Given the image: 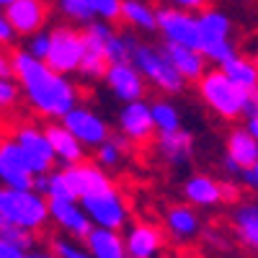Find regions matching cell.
I'll return each mask as SVG.
<instances>
[{
  "instance_id": "obj_1",
  "label": "cell",
  "mask_w": 258,
  "mask_h": 258,
  "mask_svg": "<svg viewBox=\"0 0 258 258\" xmlns=\"http://www.w3.org/2000/svg\"><path fill=\"white\" fill-rule=\"evenodd\" d=\"M11 64L13 80L21 88V98L41 119L59 121L73 106L80 103L78 85L68 75L54 73L44 59L31 57L26 49H16L11 52Z\"/></svg>"
},
{
  "instance_id": "obj_2",
  "label": "cell",
  "mask_w": 258,
  "mask_h": 258,
  "mask_svg": "<svg viewBox=\"0 0 258 258\" xmlns=\"http://www.w3.org/2000/svg\"><path fill=\"white\" fill-rule=\"evenodd\" d=\"M49 227L47 197L34 188L0 186V238L29 250L39 245V238Z\"/></svg>"
},
{
  "instance_id": "obj_3",
  "label": "cell",
  "mask_w": 258,
  "mask_h": 258,
  "mask_svg": "<svg viewBox=\"0 0 258 258\" xmlns=\"http://www.w3.org/2000/svg\"><path fill=\"white\" fill-rule=\"evenodd\" d=\"M129 62L140 70L147 85H153L155 91L163 96H181L186 91V80L176 73V68L165 57L163 47L150 44V41L137 39L135 34H129Z\"/></svg>"
},
{
  "instance_id": "obj_4",
  "label": "cell",
  "mask_w": 258,
  "mask_h": 258,
  "mask_svg": "<svg viewBox=\"0 0 258 258\" xmlns=\"http://www.w3.org/2000/svg\"><path fill=\"white\" fill-rule=\"evenodd\" d=\"M197 93L207 109L222 121H238L245 114L248 91L238 88L220 68H207L197 80Z\"/></svg>"
},
{
  "instance_id": "obj_5",
  "label": "cell",
  "mask_w": 258,
  "mask_h": 258,
  "mask_svg": "<svg viewBox=\"0 0 258 258\" xmlns=\"http://www.w3.org/2000/svg\"><path fill=\"white\" fill-rule=\"evenodd\" d=\"M78 204L83 207L85 217L91 220L93 227H106V230H124L132 220V209H129V202L124 197V191L109 181L98 188H93L91 194L78 199Z\"/></svg>"
},
{
  "instance_id": "obj_6",
  "label": "cell",
  "mask_w": 258,
  "mask_h": 258,
  "mask_svg": "<svg viewBox=\"0 0 258 258\" xmlns=\"http://www.w3.org/2000/svg\"><path fill=\"white\" fill-rule=\"evenodd\" d=\"M197 24H199V52L212 62L214 68H222L227 59L238 54L232 41V18L220 11V8H204L197 13Z\"/></svg>"
},
{
  "instance_id": "obj_7",
  "label": "cell",
  "mask_w": 258,
  "mask_h": 258,
  "mask_svg": "<svg viewBox=\"0 0 258 258\" xmlns=\"http://www.w3.org/2000/svg\"><path fill=\"white\" fill-rule=\"evenodd\" d=\"M85 49V39H83V29L73 26V24H59L49 31V49L44 62L59 75H75L78 64Z\"/></svg>"
},
{
  "instance_id": "obj_8",
  "label": "cell",
  "mask_w": 258,
  "mask_h": 258,
  "mask_svg": "<svg viewBox=\"0 0 258 258\" xmlns=\"http://www.w3.org/2000/svg\"><path fill=\"white\" fill-rule=\"evenodd\" d=\"M126 258H163L168 250V238L153 220H129L121 230Z\"/></svg>"
},
{
  "instance_id": "obj_9",
  "label": "cell",
  "mask_w": 258,
  "mask_h": 258,
  "mask_svg": "<svg viewBox=\"0 0 258 258\" xmlns=\"http://www.w3.org/2000/svg\"><path fill=\"white\" fill-rule=\"evenodd\" d=\"M59 124L68 129V132L85 147V150H96L101 142L109 140L111 135V126L98 111H93L91 106L78 103L73 109L59 119Z\"/></svg>"
},
{
  "instance_id": "obj_10",
  "label": "cell",
  "mask_w": 258,
  "mask_h": 258,
  "mask_svg": "<svg viewBox=\"0 0 258 258\" xmlns=\"http://www.w3.org/2000/svg\"><path fill=\"white\" fill-rule=\"evenodd\" d=\"M155 18H158L155 31L163 36L165 44H181V47L199 49V24L194 13L178 11L173 6H160L155 8Z\"/></svg>"
},
{
  "instance_id": "obj_11",
  "label": "cell",
  "mask_w": 258,
  "mask_h": 258,
  "mask_svg": "<svg viewBox=\"0 0 258 258\" xmlns=\"http://www.w3.org/2000/svg\"><path fill=\"white\" fill-rule=\"evenodd\" d=\"M16 145L24 150V155L29 160V170H31V176H41V173H49V170L57 168L54 163V153H52V147H49V140L44 135V129L36 126V124H18L13 129V135Z\"/></svg>"
},
{
  "instance_id": "obj_12",
  "label": "cell",
  "mask_w": 258,
  "mask_h": 258,
  "mask_svg": "<svg viewBox=\"0 0 258 258\" xmlns=\"http://www.w3.org/2000/svg\"><path fill=\"white\" fill-rule=\"evenodd\" d=\"M116 126H119V135L126 137L132 145H150L153 137L158 135L153 116H150V101L147 98L121 103V109L116 114Z\"/></svg>"
},
{
  "instance_id": "obj_13",
  "label": "cell",
  "mask_w": 258,
  "mask_h": 258,
  "mask_svg": "<svg viewBox=\"0 0 258 258\" xmlns=\"http://www.w3.org/2000/svg\"><path fill=\"white\" fill-rule=\"evenodd\" d=\"M103 85L109 88V93L121 101V103H129V101H140L147 96V83L145 78L140 75V70L135 68L132 62H114L106 68L103 73Z\"/></svg>"
},
{
  "instance_id": "obj_14",
  "label": "cell",
  "mask_w": 258,
  "mask_h": 258,
  "mask_svg": "<svg viewBox=\"0 0 258 258\" xmlns=\"http://www.w3.org/2000/svg\"><path fill=\"white\" fill-rule=\"evenodd\" d=\"M163 232L168 240H173L176 245H186L191 240H197L204 225H202V217L199 212L188 207L186 202L183 204H170L165 212H163V222H160Z\"/></svg>"
},
{
  "instance_id": "obj_15",
  "label": "cell",
  "mask_w": 258,
  "mask_h": 258,
  "mask_svg": "<svg viewBox=\"0 0 258 258\" xmlns=\"http://www.w3.org/2000/svg\"><path fill=\"white\" fill-rule=\"evenodd\" d=\"M3 18L13 26L18 36L29 39L31 34L41 31L49 21V6L47 0H13L3 8Z\"/></svg>"
},
{
  "instance_id": "obj_16",
  "label": "cell",
  "mask_w": 258,
  "mask_h": 258,
  "mask_svg": "<svg viewBox=\"0 0 258 258\" xmlns=\"http://www.w3.org/2000/svg\"><path fill=\"white\" fill-rule=\"evenodd\" d=\"M47 207H49V225H54L59 235L83 240L88 235V230L93 227L75 199H47Z\"/></svg>"
},
{
  "instance_id": "obj_17",
  "label": "cell",
  "mask_w": 258,
  "mask_h": 258,
  "mask_svg": "<svg viewBox=\"0 0 258 258\" xmlns=\"http://www.w3.org/2000/svg\"><path fill=\"white\" fill-rule=\"evenodd\" d=\"M153 147H155V158L163 165L178 168L186 165L194 155V135L186 126L173 129V132H158L153 137Z\"/></svg>"
},
{
  "instance_id": "obj_18",
  "label": "cell",
  "mask_w": 258,
  "mask_h": 258,
  "mask_svg": "<svg viewBox=\"0 0 258 258\" xmlns=\"http://www.w3.org/2000/svg\"><path fill=\"white\" fill-rule=\"evenodd\" d=\"M181 194H183V202L194 209H214V207L225 204L222 181H217L209 173H191L183 181Z\"/></svg>"
},
{
  "instance_id": "obj_19",
  "label": "cell",
  "mask_w": 258,
  "mask_h": 258,
  "mask_svg": "<svg viewBox=\"0 0 258 258\" xmlns=\"http://www.w3.org/2000/svg\"><path fill=\"white\" fill-rule=\"evenodd\" d=\"M59 173H62V178H64V183H68L75 202L80 197H85V194H91L93 188L111 181L109 170H103V168H98L96 163H88V160H83L78 165H70V168H59Z\"/></svg>"
},
{
  "instance_id": "obj_20",
  "label": "cell",
  "mask_w": 258,
  "mask_h": 258,
  "mask_svg": "<svg viewBox=\"0 0 258 258\" xmlns=\"http://www.w3.org/2000/svg\"><path fill=\"white\" fill-rule=\"evenodd\" d=\"M44 135L49 140V147H52V153H54V163L57 168H70V165H78L85 160V150L68 129H64L59 121H52L44 126Z\"/></svg>"
},
{
  "instance_id": "obj_21",
  "label": "cell",
  "mask_w": 258,
  "mask_h": 258,
  "mask_svg": "<svg viewBox=\"0 0 258 258\" xmlns=\"http://www.w3.org/2000/svg\"><path fill=\"white\" fill-rule=\"evenodd\" d=\"M230 230L245 250L258 253V202H238L230 212Z\"/></svg>"
},
{
  "instance_id": "obj_22",
  "label": "cell",
  "mask_w": 258,
  "mask_h": 258,
  "mask_svg": "<svg viewBox=\"0 0 258 258\" xmlns=\"http://www.w3.org/2000/svg\"><path fill=\"white\" fill-rule=\"evenodd\" d=\"M163 52L170 59V64L176 68V73L186 80V83H197L204 70H207V57L199 49H191V47H181V44H165L163 41Z\"/></svg>"
},
{
  "instance_id": "obj_23",
  "label": "cell",
  "mask_w": 258,
  "mask_h": 258,
  "mask_svg": "<svg viewBox=\"0 0 258 258\" xmlns=\"http://www.w3.org/2000/svg\"><path fill=\"white\" fill-rule=\"evenodd\" d=\"M225 155L240 170L250 168L253 163H258V140L245 126H232L227 132V140H225Z\"/></svg>"
},
{
  "instance_id": "obj_24",
  "label": "cell",
  "mask_w": 258,
  "mask_h": 258,
  "mask_svg": "<svg viewBox=\"0 0 258 258\" xmlns=\"http://www.w3.org/2000/svg\"><path fill=\"white\" fill-rule=\"evenodd\" d=\"M91 258H126L124 238L119 230H106V227H91L88 235L83 238Z\"/></svg>"
},
{
  "instance_id": "obj_25",
  "label": "cell",
  "mask_w": 258,
  "mask_h": 258,
  "mask_svg": "<svg viewBox=\"0 0 258 258\" xmlns=\"http://www.w3.org/2000/svg\"><path fill=\"white\" fill-rule=\"evenodd\" d=\"M119 21H124L129 29L142 31V34H155V29H158L155 8L147 0H121Z\"/></svg>"
},
{
  "instance_id": "obj_26",
  "label": "cell",
  "mask_w": 258,
  "mask_h": 258,
  "mask_svg": "<svg viewBox=\"0 0 258 258\" xmlns=\"http://www.w3.org/2000/svg\"><path fill=\"white\" fill-rule=\"evenodd\" d=\"M238 88L243 91H255L258 88V62L250 59L248 54H235L232 59H227L222 68H220Z\"/></svg>"
},
{
  "instance_id": "obj_27",
  "label": "cell",
  "mask_w": 258,
  "mask_h": 258,
  "mask_svg": "<svg viewBox=\"0 0 258 258\" xmlns=\"http://www.w3.org/2000/svg\"><path fill=\"white\" fill-rule=\"evenodd\" d=\"M129 150H132V142H129L126 137H121V135H114V132H111L109 140L101 142V145L96 147V160H93V163H96L98 168H103V170H116V168L124 165Z\"/></svg>"
},
{
  "instance_id": "obj_28",
  "label": "cell",
  "mask_w": 258,
  "mask_h": 258,
  "mask_svg": "<svg viewBox=\"0 0 258 258\" xmlns=\"http://www.w3.org/2000/svg\"><path fill=\"white\" fill-rule=\"evenodd\" d=\"M83 39H85V49H83V57H80V64H78V75L85 78V80H101L106 68H109V59L103 54L101 41H96L88 34H83Z\"/></svg>"
},
{
  "instance_id": "obj_29",
  "label": "cell",
  "mask_w": 258,
  "mask_h": 258,
  "mask_svg": "<svg viewBox=\"0 0 258 258\" xmlns=\"http://www.w3.org/2000/svg\"><path fill=\"white\" fill-rule=\"evenodd\" d=\"M150 116H153L155 132H173V129L183 126L181 109L176 106V101L170 96H160L155 101H150Z\"/></svg>"
},
{
  "instance_id": "obj_30",
  "label": "cell",
  "mask_w": 258,
  "mask_h": 258,
  "mask_svg": "<svg viewBox=\"0 0 258 258\" xmlns=\"http://www.w3.org/2000/svg\"><path fill=\"white\" fill-rule=\"evenodd\" d=\"M57 258H91L88 248H85L83 240H75V238H68V235H59L54 232L49 238V245H47Z\"/></svg>"
},
{
  "instance_id": "obj_31",
  "label": "cell",
  "mask_w": 258,
  "mask_h": 258,
  "mask_svg": "<svg viewBox=\"0 0 258 258\" xmlns=\"http://www.w3.org/2000/svg\"><path fill=\"white\" fill-rule=\"evenodd\" d=\"M57 8H59V13L68 18L73 26H85V24H91V21H93L88 0H57Z\"/></svg>"
},
{
  "instance_id": "obj_32",
  "label": "cell",
  "mask_w": 258,
  "mask_h": 258,
  "mask_svg": "<svg viewBox=\"0 0 258 258\" xmlns=\"http://www.w3.org/2000/svg\"><path fill=\"white\" fill-rule=\"evenodd\" d=\"M21 101V88L13 78H0V116L11 114L18 109Z\"/></svg>"
},
{
  "instance_id": "obj_33",
  "label": "cell",
  "mask_w": 258,
  "mask_h": 258,
  "mask_svg": "<svg viewBox=\"0 0 258 258\" xmlns=\"http://www.w3.org/2000/svg\"><path fill=\"white\" fill-rule=\"evenodd\" d=\"M93 21H106V24H114L119 21L121 13V0H88Z\"/></svg>"
},
{
  "instance_id": "obj_34",
  "label": "cell",
  "mask_w": 258,
  "mask_h": 258,
  "mask_svg": "<svg viewBox=\"0 0 258 258\" xmlns=\"http://www.w3.org/2000/svg\"><path fill=\"white\" fill-rule=\"evenodd\" d=\"M24 49H26L31 57H36V59H44V57H47V49H49V31L41 29V31L31 34Z\"/></svg>"
},
{
  "instance_id": "obj_35",
  "label": "cell",
  "mask_w": 258,
  "mask_h": 258,
  "mask_svg": "<svg viewBox=\"0 0 258 258\" xmlns=\"http://www.w3.org/2000/svg\"><path fill=\"white\" fill-rule=\"evenodd\" d=\"M168 6H173L178 11H186V13H202L204 8L212 6V0H168Z\"/></svg>"
},
{
  "instance_id": "obj_36",
  "label": "cell",
  "mask_w": 258,
  "mask_h": 258,
  "mask_svg": "<svg viewBox=\"0 0 258 258\" xmlns=\"http://www.w3.org/2000/svg\"><path fill=\"white\" fill-rule=\"evenodd\" d=\"M238 178H240V183L245 188H250L253 194H258V163H253L250 168H243Z\"/></svg>"
},
{
  "instance_id": "obj_37",
  "label": "cell",
  "mask_w": 258,
  "mask_h": 258,
  "mask_svg": "<svg viewBox=\"0 0 258 258\" xmlns=\"http://www.w3.org/2000/svg\"><path fill=\"white\" fill-rule=\"evenodd\" d=\"M16 39H18V34L13 31V26L3 18V13H0V49H3V47H13Z\"/></svg>"
},
{
  "instance_id": "obj_38",
  "label": "cell",
  "mask_w": 258,
  "mask_h": 258,
  "mask_svg": "<svg viewBox=\"0 0 258 258\" xmlns=\"http://www.w3.org/2000/svg\"><path fill=\"white\" fill-rule=\"evenodd\" d=\"M21 250L18 245H13V243H8L6 238H0V258H21Z\"/></svg>"
},
{
  "instance_id": "obj_39",
  "label": "cell",
  "mask_w": 258,
  "mask_h": 258,
  "mask_svg": "<svg viewBox=\"0 0 258 258\" xmlns=\"http://www.w3.org/2000/svg\"><path fill=\"white\" fill-rule=\"evenodd\" d=\"M21 258H57L49 248H39V245H34V248H29V250H24L21 253Z\"/></svg>"
},
{
  "instance_id": "obj_40",
  "label": "cell",
  "mask_w": 258,
  "mask_h": 258,
  "mask_svg": "<svg viewBox=\"0 0 258 258\" xmlns=\"http://www.w3.org/2000/svg\"><path fill=\"white\" fill-rule=\"evenodd\" d=\"M0 78H13V64H11V54L0 49Z\"/></svg>"
},
{
  "instance_id": "obj_41",
  "label": "cell",
  "mask_w": 258,
  "mask_h": 258,
  "mask_svg": "<svg viewBox=\"0 0 258 258\" xmlns=\"http://www.w3.org/2000/svg\"><path fill=\"white\" fill-rule=\"evenodd\" d=\"M243 126H245V129H248V132H250V135H253V137H255V140H258V116H248V119H245V124H243Z\"/></svg>"
},
{
  "instance_id": "obj_42",
  "label": "cell",
  "mask_w": 258,
  "mask_h": 258,
  "mask_svg": "<svg viewBox=\"0 0 258 258\" xmlns=\"http://www.w3.org/2000/svg\"><path fill=\"white\" fill-rule=\"evenodd\" d=\"M11 3H13V0H0V11H3L6 6H11Z\"/></svg>"
},
{
  "instance_id": "obj_43",
  "label": "cell",
  "mask_w": 258,
  "mask_h": 258,
  "mask_svg": "<svg viewBox=\"0 0 258 258\" xmlns=\"http://www.w3.org/2000/svg\"><path fill=\"white\" fill-rule=\"evenodd\" d=\"M163 258H183V255H163Z\"/></svg>"
},
{
  "instance_id": "obj_44",
  "label": "cell",
  "mask_w": 258,
  "mask_h": 258,
  "mask_svg": "<svg viewBox=\"0 0 258 258\" xmlns=\"http://www.w3.org/2000/svg\"><path fill=\"white\" fill-rule=\"evenodd\" d=\"M0 13H3V11H0Z\"/></svg>"
}]
</instances>
